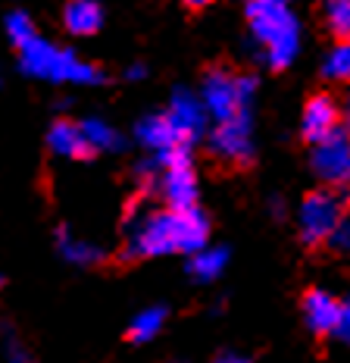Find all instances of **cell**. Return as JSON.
Returning <instances> with one entry per match:
<instances>
[{
	"mask_svg": "<svg viewBox=\"0 0 350 363\" xmlns=\"http://www.w3.org/2000/svg\"><path fill=\"white\" fill-rule=\"evenodd\" d=\"M210 241V219L201 207L185 210H150L144 216H135L128 225L125 238V260H141V257H169L201 251Z\"/></svg>",
	"mask_w": 350,
	"mask_h": 363,
	"instance_id": "1",
	"label": "cell"
},
{
	"mask_svg": "<svg viewBox=\"0 0 350 363\" xmlns=\"http://www.w3.org/2000/svg\"><path fill=\"white\" fill-rule=\"evenodd\" d=\"M247 26L269 69H288L300 50V26L288 0H247Z\"/></svg>",
	"mask_w": 350,
	"mask_h": 363,
	"instance_id": "2",
	"label": "cell"
},
{
	"mask_svg": "<svg viewBox=\"0 0 350 363\" xmlns=\"http://www.w3.org/2000/svg\"><path fill=\"white\" fill-rule=\"evenodd\" d=\"M16 54L19 69L38 82H50V85H103L106 82L101 66L81 60L69 48H57L41 35H32L22 48H16Z\"/></svg>",
	"mask_w": 350,
	"mask_h": 363,
	"instance_id": "3",
	"label": "cell"
},
{
	"mask_svg": "<svg viewBox=\"0 0 350 363\" xmlns=\"http://www.w3.org/2000/svg\"><path fill=\"white\" fill-rule=\"evenodd\" d=\"M256 88H260L256 75H235L228 69H213L203 75L201 101L213 123H222V119L238 116L241 110H250Z\"/></svg>",
	"mask_w": 350,
	"mask_h": 363,
	"instance_id": "4",
	"label": "cell"
},
{
	"mask_svg": "<svg viewBox=\"0 0 350 363\" xmlns=\"http://www.w3.org/2000/svg\"><path fill=\"white\" fill-rule=\"evenodd\" d=\"M159 163V176L154 185L163 194L166 207L185 210L197 207V176H194V163H191V147L181 145L163 154H150Z\"/></svg>",
	"mask_w": 350,
	"mask_h": 363,
	"instance_id": "5",
	"label": "cell"
},
{
	"mask_svg": "<svg viewBox=\"0 0 350 363\" xmlns=\"http://www.w3.org/2000/svg\"><path fill=\"white\" fill-rule=\"evenodd\" d=\"M344 216V203L334 191H313L298 207V229L303 245H325L338 219Z\"/></svg>",
	"mask_w": 350,
	"mask_h": 363,
	"instance_id": "6",
	"label": "cell"
},
{
	"mask_svg": "<svg viewBox=\"0 0 350 363\" xmlns=\"http://www.w3.org/2000/svg\"><path fill=\"white\" fill-rule=\"evenodd\" d=\"M210 150L213 157L235 166H244L254 160V116H250V110H241L238 116L213 125Z\"/></svg>",
	"mask_w": 350,
	"mask_h": 363,
	"instance_id": "7",
	"label": "cell"
},
{
	"mask_svg": "<svg viewBox=\"0 0 350 363\" xmlns=\"http://www.w3.org/2000/svg\"><path fill=\"white\" fill-rule=\"evenodd\" d=\"M316 179L325 188H347L350 185V135L344 128L325 135L322 141L313 145V157H310Z\"/></svg>",
	"mask_w": 350,
	"mask_h": 363,
	"instance_id": "8",
	"label": "cell"
},
{
	"mask_svg": "<svg viewBox=\"0 0 350 363\" xmlns=\"http://www.w3.org/2000/svg\"><path fill=\"white\" fill-rule=\"evenodd\" d=\"M166 116L172 119V125H175V132L181 135V141H185V145H194V141H201L203 132H207L210 113L203 107L201 94H194V91H188V88H179L172 94L169 107H166Z\"/></svg>",
	"mask_w": 350,
	"mask_h": 363,
	"instance_id": "9",
	"label": "cell"
},
{
	"mask_svg": "<svg viewBox=\"0 0 350 363\" xmlns=\"http://www.w3.org/2000/svg\"><path fill=\"white\" fill-rule=\"evenodd\" d=\"M341 128V107L332 101L329 94H316L307 101V107H303V116H300V135L310 141V145H316V141H322L325 135L338 132Z\"/></svg>",
	"mask_w": 350,
	"mask_h": 363,
	"instance_id": "10",
	"label": "cell"
},
{
	"mask_svg": "<svg viewBox=\"0 0 350 363\" xmlns=\"http://www.w3.org/2000/svg\"><path fill=\"white\" fill-rule=\"evenodd\" d=\"M341 310H344V304L322 289L307 291V298H303V320L316 335H334L341 323Z\"/></svg>",
	"mask_w": 350,
	"mask_h": 363,
	"instance_id": "11",
	"label": "cell"
},
{
	"mask_svg": "<svg viewBox=\"0 0 350 363\" xmlns=\"http://www.w3.org/2000/svg\"><path fill=\"white\" fill-rule=\"evenodd\" d=\"M135 138L141 141L144 147L150 150V154H163V150H172V147H181L185 141H181V135L175 132L172 119L166 116V113H150V116H144L138 125H135ZM191 147V145H188Z\"/></svg>",
	"mask_w": 350,
	"mask_h": 363,
	"instance_id": "12",
	"label": "cell"
},
{
	"mask_svg": "<svg viewBox=\"0 0 350 363\" xmlns=\"http://www.w3.org/2000/svg\"><path fill=\"white\" fill-rule=\"evenodd\" d=\"M47 147L57 157H66V160H88V157H94L85 132H81V123H69V119H57L50 125Z\"/></svg>",
	"mask_w": 350,
	"mask_h": 363,
	"instance_id": "13",
	"label": "cell"
},
{
	"mask_svg": "<svg viewBox=\"0 0 350 363\" xmlns=\"http://www.w3.org/2000/svg\"><path fill=\"white\" fill-rule=\"evenodd\" d=\"M63 26L75 38H91L103 28V6L97 0H69L63 6Z\"/></svg>",
	"mask_w": 350,
	"mask_h": 363,
	"instance_id": "14",
	"label": "cell"
},
{
	"mask_svg": "<svg viewBox=\"0 0 350 363\" xmlns=\"http://www.w3.org/2000/svg\"><path fill=\"white\" fill-rule=\"evenodd\" d=\"M57 251H60V257H63L66 263H72V267H97V263L106 257V251L101 245L75 235V232L66 229V225H60L57 229Z\"/></svg>",
	"mask_w": 350,
	"mask_h": 363,
	"instance_id": "15",
	"label": "cell"
},
{
	"mask_svg": "<svg viewBox=\"0 0 350 363\" xmlns=\"http://www.w3.org/2000/svg\"><path fill=\"white\" fill-rule=\"evenodd\" d=\"M225 267H228V251L225 247H213V245H203L188 260V272H191V279H197V282H216L225 272Z\"/></svg>",
	"mask_w": 350,
	"mask_h": 363,
	"instance_id": "16",
	"label": "cell"
},
{
	"mask_svg": "<svg viewBox=\"0 0 350 363\" xmlns=\"http://www.w3.org/2000/svg\"><path fill=\"white\" fill-rule=\"evenodd\" d=\"M163 326H166V307H144L128 323V342H135V345L154 342L159 332H163Z\"/></svg>",
	"mask_w": 350,
	"mask_h": 363,
	"instance_id": "17",
	"label": "cell"
},
{
	"mask_svg": "<svg viewBox=\"0 0 350 363\" xmlns=\"http://www.w3.org/2000/svg\"><path fill=\"white\" fill-rule=\"evenodd\" d=\"M81 132H85V138H88V145L94 154H106V150L123 147V135L106 123V119H97V116L81 119Z\"/></svg>",
	"mask_w": 350,
	"mask_h": 363,
	"instance_id": "18",
	"label": "cell"
},
{
	"mask_svg": "<svg viewBox=\"0 0 350 363\" xmlns=\"http://www.w3.org/2000/svg\"><path fill=\"white\" fill-rule=\"evenodd\" d=\"M322 75L332 82H344V85H350V38H338V44L325 54Z\"/></svg>",
	"mask_w": 350,
	"mask_h": 363,
	"instance_id": "19",
	"label": "cell"
},
{
	"mask_svg": "<svg viewBox=\"0 0 350 363\" xmlns=\"http://www.w3.org/2000/svg\"><path fill=\"white\" fill-rule=\"evenodd\" d=\"M4 32H6V38H10L13 48H22L28 38L38 35V28H35V22H32L28 13L13 10V13H6V19H4Z\"/></svg>",
	"mask_w": 350,
	"mask_h": 363,
	"instance_id": "20",
	"label": "cell"
},
{
	"mask_svg": "<svg viewBox=\"0 0 350 363\" xmlns=\"http://www.w3.org/2000/svg\"><path fill=\"white\" fill-rule=\"evenodd\" d=\"M325 19H329V32L334 38H350V0H329Z\"/></svg>",
	"mask_w": 350,
	"mask_h": 363,
	"instance_id": "21",
	"label": "cell"
},
{
	"mask_svg": "<svg viewBox=\"0 0 350 363\" xmlns=\"http://www.w3.org/2000/svg\"><path fill=\"white\" fill-rule=\"evenodd\" d=\"M325 245H329L332 251H338V254H350V216L347 213L338 219V225H334L332 235L325 238Z\"/></svg>",
	"mask_w": 350,
	"mask_h": 363,
	"instance_id": "22",
	"label": "cell"
},
{
	"mask_svg": "<svg viewBox=\"0 0 350 363\" xmlns=\"http://www.w3.org/2000/svg\"><path fill=\"white\" fill-rule=\"evenodd\" d=\"M0 335H4V354L10 360H32V354L26 351V347H22V342H19V335L16 332H13L10 326H0Z\"/></svg>",
	"mask_w": 350,
	"mask_h": 363,
	"instance_id": "23",
	"label": "cell"
},
{
	"mask_svg": "<svg viewBox=\"0 0 350 363\" xmlns=\"http://www.w3.org/2000/svg\"><path fill=\"white\" fill-rule=\"evenodd\" d=\"M334 335H338L341 342L350 345V301H344V310H341V323H338V329H334Z\"/></svg>",
	"mask_w": 350,
	"mask_h": 363,
	"instance_id": "24",
	"label": "cell"
},
{
	"mask_svg": "<svg viewBox=\"0 0 350 363\" xmlns=\"http://www.w3.org/2000/svg\"><path fill=\"white\" fill-rule=\"evenodd\" d=\"M144 75H147V69H144L141 63H135V66H128V69H125V79L128 82H141Z\"/></svg>",
	"mask_w": 350,
	"mask_h": 363,
	"instance_id": "25",
	"label": "cell"
},
{
	"mask_svg": "<svg viewBox=\"0 0 350 363\" xmlns=\"http://www.w3.org/2000/svg\"><path fill=\"white\" fill-rule=\"evenodd\" d=\"M341 128L350 135V91H347V101H344V107H341Z\"/></svg>",
	"mask_w": 350,
	"mask_h": 363,
	"instance_id": "26",
	"label": "cell"
},
{
	"mask_svg": "<svg viewBox=\"0 0 350 363\" xmlns=\"http://www.w3.org/2000/svg\"><path fill=\"white\" fill-rule=\"evenodd\" d=\"M216 360H222V363H232V360H250V357H247V354H241V351H222V354H219Z\"/></svg>",
	"mask_w": 350,
	"mask_h": 363,
	"instance_id": "27",
	"label": "cell"
},
{
	"mask_svg": "<svg viewBox=\"0 0 350 363\" xmlns=\"http://www.w3.org/2000/svg\"><path fill=\"white\" fill-rule=\"evenodd\" d=\"M272 213H276V219L285 216V201H272Z\"/></svg>",
	"mask_w": 350,
	"mask_h": 363,
	"instance_id": "28",
	"label": "cell"
},
{
	"mask_svg": "<svg viewBox=\"0 0 350 363\" xmlns=\"http://www.w3.org/2000/svg\"><path fill=\"white\" fill-rule=\"evenodd\" d=\"M185 4H188V6H207L210 0H185Z\"/></svg>",
	"mask_w": 350,
	"mask_h": 363,
	"instance_id": "29",
	"label": "cell"
},
{
	"mask_svg": "<svg viewBox=\"0 0 350 363\" xmlns=\"http://www.w3.org/2000/svg\"><path fill=\"white\" fill-rule=\"evenodd\" d=\"M0 289H4V276H0Z\"/></svg>",
	"mask_w": 350,
	"mask_h": 363,
	"instance_id": "30",
	"label": "cell"
}]
</instances>
